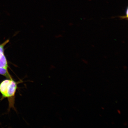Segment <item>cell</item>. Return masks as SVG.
I'll use <instances>...</instances> for the list:
<instances>
[{"label": "cell", "mask_w": 128, "mask_h": 128, "mask_svg": "<svg viewBox=\"0 0 128 128\" xmlns=\"http://www.w3.org/2000/svg\"><path fill=\"white\" fill-rule=\"evenodd\" d=\"M117 111H118V113H119V114H121V112L120 111V110H118Z\"/></svg>", "instance_id": "obj_3"}, {"label": "cell", "mask_w": 128, "mask_h": 128, "mask_svg": "<svg viewBox=\"0 0 128 128\" xmlns=\"http://www.w3.org/2000/svg\"><path fill=\"white\" fill-rule=\"evenodd\" d=\"M102 109L104 110V108H102Z\"/></svg>", "instance_id": "obj_4"}, {"label": "cell", "mask_w": 128, "mask_h": 128, "mask_svg": "<svg viewBox=\"0 0 128 128\" xmlns=\"http://www.w3.org/2000/svg\"><path fill=\"white\" fill-rule=\"evenodd\" d=\"M9 42V40H8L0 44V75L8 79H12L8 70L9 66L4 54V47Z\"/></svg>", "instance_id": "obj_2"}, {"label": "cell", "mask_w": 128, "mask_h": 128, "mask_svg": "<svg viewBox=\"0 0 128 128\" xmlns=\"http://www.w3.org/2000/svg\"><path fill=\"white\" fill-rule=\"evenodd\" d=\"M19 82L13 79H8L4 80L0 84V92L2 96L1 100L8 99L9 109L12 108L15 110V96Z\"/></svg>", "instance_id": "obj_1"}]
</instances>
